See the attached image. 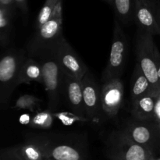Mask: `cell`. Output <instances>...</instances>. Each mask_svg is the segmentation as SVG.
Wrapping results in <instances>:
<instances>
[{"label":"cell","instance_id":"obj_1","mask_svg":"<svg viewBox=\"0 0 160 160\" xmlns=\"http://www.w3.org/2000/svg\"><path fill=\"white\" fill-rule=\"evenodd\" d=\"M29 142L40 148L45 159L52 160H85V152L80 143L70 135L50 134H31Z\"/></svg>","mask_w":160,"mask_h":160},{"label":"cell","instance_id":"obj_2","mask_svg":"<svg viewBox=\"0 0 160 160\" xmlns=\"http://www.w3.org/2000/svg\"><path fill=\"white\" fill-rule=\"evenodd\" d=\"M62 34V4L59 2L51 17L42 27L36 29L27 45L28 56L36 58L42 52L57 45L63 38Z\"/></svg>","mask_w":160,"mask_h":160},{"label":"cell","instance_id":"obj_3","mask_svg":"<svg viewBox=\"0 0 160 160\" xmlns=\"http://www.w3.org/2000/svg\"><path fill=\"white\" fill-rule=\"evenodd\" d=\"M56 47L45 50L36 59L40 61L43 70V85L48 95V109L52 112L56 110L59 106L62 90L63 71L60 67Z\"/></svg>","mask_w":160,"mask_h":160},{"label":"cell","instance_id":"obj_4","mask_svg":"<svg viewBox=\"0 0 160 160\" xmlns=\"http://www.w3.org/2000/svg\"><path fill=\"white\" fill-rule=\"evenodd\" d=\"M28 56L25 49H10L0 61V106L6 107L16 88L23 60Z\"/></svg>","mask_w":160,"mask_h":160},{"label":"cell","instance_id":"obj_5","mask_svg":"<svg viewBox=\"0 0 160 160\" xmlns=\"http://www.w3.org/2000/svg\"><path fill=\"white\" fill-rule=\"evenodd\" d=\"M135 48L137 63L148 79L154 92L160 95V81L157 73V61L160 52L153 40V35L139 31Z\"/></svg>","mask_w":160,"mask_h":160},{"label":"cell","instance_id":"obj_6","mask_svg":"<svg viewBox=\"0 0 160 160\" xmlns=\"http://www.w3.org/2000/svg\"><path fill=\"white\" fill-rule=\"evenodd\" d=\"M106 156L111 160H148L156 157L149 149L130 140L120 130L109 135L106 143Z\"/></svg>","mask_w":160,"mask_h":160},{"label":"cell","instance_id":"obj_7","mask_svg":"<svg viewBox=\"0 0 160 160\" xmlns=\"http://www.w3.org/2000/svg\"><path fill=\"white\" fill-rule=\"evenodd\" d=\"M128 51V45L126 34L121 23L118 20L115 19L110 54L102 76V81L103 82L120 78L126 65Z\"/></svg>","mask_w":160,"mask_h":160},{"label":"cell","instance_id":"obj_8","mask_svg":"<svg viewBox=\"0 0 160 160\" xmlns=\"http://www.w3.org/2000/svg\"><path fill=\"white\" fill-rule=\"evenodd\" d=\"M120 131L130 140L145 147L155 155L157 149L160 152V124L156 120L134 118L126 123Z\"/></svg>","mask_w":160,"mask_h":160},{"label":"cell","instance_id":"obj_9","mask_svg":"<svg viewBox=\"0 0 160 160\" xmlns=\"http://www.w3.org/2000/svg\"><path fill=\"white\" fill-rule=\"evenodd\" d=\"M56 52L62 71L81 81L88 69L64 38L56 45Z\"/></svg>","mask_w":160,"mask_h":160},{"label":"cell","instance_id":"obj_10","mask_svg":"<svg viewBox=\"0 0 160 160\" xmlns=\"http://www.w3.org/2000/svg\"><path fill=\"white\" fill-rule=\"evenodd\" d=\"M83 95L86 119L89 121L98 123L100 120L101 109V90L92 74L88 72L82 80Z\"/></svg>","mask_w":160,"mask_h":160},{"label":"cell","instance_id":"obj_11","mask_svg":"<svg viewBox=\"0 0 160 160\" xmlns=\"http://www.w3.org/2000/svg\"><path fill=\"white\" fill-rule=\"evenodd\" d=\"M124 95L123 84L120 78L104 82L101 88L102 111L110 118L115 117L120 111Z\"/></svg>","mask_w":160,"mask_h":160},{"label":"cell","instance_id":"obj_12","mask_svg":"<svg viewBox=\"0 0 160 160\" xmlns=\"http://www.w3.org/2000/svg\"><path fill=\"white\" fill-rule=\"evenodd\" d=\"M134 22L141 31L153 36L160 34L155 0H135Z\"/></svg>","mask_w":160,"mask_h":160},{"label":"cell","instance_id":"obj_13","mask_svg":"<svg viewBox=\"0 0 160 160\" xmlns=\"http://www.w3.org/2000/svg\"><path fill=\"white\" fill-rule=\"evenodd\" d=\"M62 95L71 110L83 120L86 119L83 95L82 82L63 72L62 75Z\"/></svg>","mask_w":160,"mask_h":160},{"label":"cell","instance_id":"obj_14","mask_svg":"<svg viewBox=\"0 0 160 160\" xmlns=\"http://www.w3.org/2000/svg\"><path fill=\"white\" fill-rule=\"evenodd\" d=\"M159 95L151 93L131 102V115L140 120H155V106Z\"/></svg>","mask_w":160,"mask_h":160},{"label":"cell","instance_id":"obj_15","mask_svg":"<svg viewBox=\"0 0 160 160\" xmlns=\"http://www.w3.org/2000/svg\"><path fill=\"white\" fill-rule=\"evenodd\" d=\"M33 81L43 84V70L38 59L28 56L21 66L18 84H29Z\"/></svg>","mask_w":160,"mask_h":160},{"label":"cell","instance_id":"obj_16","mask_svg":"<svg viewBox=\"0 0 160 160\" xmlns=\"http://www.w3.org/2000/svg\"><path fill=\"white\" fill-rule=\"evenodd\" d=\"M151 92H155L149 81L138 64L136 63L131 82V102Z\"/></svg>","mask_w":160,"mask_h":160},{"label":"cell","instance_id":"obj_17","mask_svg":"<svg viewBox=\"0 0 160 160\" xmlns=\"http://www.w3.org/2000/svg\"><path fill=\"white\" fill-rule=\"evenodd\" d=\"M112 7L116 19L123 25H128L134 21L135 0H113Z\"/></svg>","mask_w":160,"mask_h":160},{"label":"cell","instance_id":"obj_18","mask_svg":"<svg viewBox=\"0 0 160 160\" xmlns=\"http://www.w3.org/2000/svg\"><path fill=\"white\" fill-rule=\"evenodd\" d=\"M14 153L22 160H45L42 150L36 144L29 142L10 147Z\"/></svg>","mask_w":160,"mask_h":160},{"label":"cell","instance_id":"obj_19","mask_svg":"<svg viewBox=\"0 0 160 160\" xmlns=\"http://www.w3.org/2000/svg\"><path fill=\"white\" fill-rule=\"evenodd\" d=\"M13 16L2 7H0V44L5 48L10 42Z\"/></svg>","mask_w":160,"mask_h":160},{"label":"cell","instance_id":"obj_20","mask_svg":"<svg viewBox=\"0 0 160 160\" xmlns=\"http://www.w3.org/2000/svg\"><path fill=\"white\" fill-rule=\"evenodd\" d=\"M52 111L38 112L31 118L30 126L35 129L47 130L52 126L53 115Z\"/></svg>","mask_w":160,"mask_h":160},{"label":"cell","instance_id":"obj_21","mask_svg":"<svg viewBox=\"0 0 160 160\" xmlns=\"http://www.w3.org/2000/svg\"><path fill=\"white\" fill-rule=\"evenodd\" d=\"M41 103H42V100L34 95H23L17 98L13 109L34 112L36 109H40Z\"/></svg>","mask_w":160,"mask_h":160},{"label":"cell","instance_id":"obj_22","mask_svg":"<svg viewBox=\"0 0 160 160\" xmlns=\"http://www.w3.org/2000/svg\"><path fill=\"white\" fill-rule=\"evenodd\" d=\"M61 0H45L35 21V29L42 27L51 17L56 5Z\"/></svg>","mask_w":160,"mask_h":160},{"label":"cell","instance_id":"obj_23","mask_svg":"<svg viewBox=\"0 0 160 160\" xmlns=\"http://www.w3.org/2000/svg\"><path fill=\"white\" fill-rule=\"evenodd\" d=\"M0 160H22L12 152L11 148L2 149L0 155Z\"/></svg>","mask_w":160,"mask_h":160},{"label":"cell","instance_id":"obj_24","mask_svg":"<svg viewBox=\"0 0 160 160\" xmlns=\"http://www.w3.org/2000/svg\"><path fill=\"white\" fill-rule=\"evenodd\" d=\"M0 7L7 9L13 16L14 12H15V7L17 6H16L14 0H0Z\"/></svg>","mask_w":160,"mask_h":160},{"label":"cell","instance_id":"obj_25","mask_svg":"<svg viewBox=\"0 0 160 160\" xmlns=\"http://www.w3.org/2000/svg\"><path fill=\"white\" fill-rule=\"evenodd\" d=\"M17 8H18L23 16L28 15V0H14Z\"/></svg>","mask_w":160,"mask_h":160},{"label":"cell","instance_id":"obj_26","mask_svg":"<svg viewBox=\"0 0 160 160\" xmlns=\"http://www.w3.org/2000/svg\"><path fill=\"white\" fill-rule=\"evenodd\" d=\"M155 120L160 124V95L158 96L155 106Z\"/></svg>","mask_w":160,"mask_h":160},{"label":"cell","instance_id":"obj_27","mask_svg":"<svg viewBox=\"0 0 160 160\" xmlns=\"http://www.w3.org/2000/svg\"><path fill=\"white\" fill-rule=\"evenodd\" d=\"M31 116L29 114H23L20 117V119H19V121H20V123L22 124H30L31 123Z\"/></svg>","mask_w":160,"mask_h":160},{"label":"cell","instance_id":"obj_28","mask_svg":"<svg viewBox=\"0 0 160 160\" xmlns=\"http://www.w3.org/2000/svg\"><path fill=\"white\" fill-rule=\"evenodd\" d=\"M156 18H157L158 25H159V32H160V3L156 2Z\"/></svg>","mask_w":160,"mask_h":160},{"label":"cell","instance_id":"obj_29","mask_svg":"<svg viewBox=\"0 0 160 160\" xmlns=\"http://www.w3.org/2000/svg\"><path fill=\"white\" fill-rule=\"evenodd\" d=\"M157 73H158V77H159V79L160 81V56L158 59L157 61Z\"/></svg>","mask_w":160,"mask_h":160},{"label":"cell","instance_id":"obj_30","mask_svg":"<svg viewBox=\"0 0 160 160\" xmlns=\"http://www.w3.org/2000/svg\"><path fill=\"white\" fill-rule=\"evenodd\" d=\"M106 2H108L109 3H110L111 5H112V2H113V0H106Z\"/></svg>","mask_w":160,"mask_h":160},{"label":"cell","instance_id":"obj_31","mask_svg":"<svg viewBox=\"0 0 160 160\" xmlns=\"http://www.w3.org/2000/svg\"><path fill=\"white\" fill-rule=\"evenodd\" d=\"M156 159H157L156 157H153V158H151V159H149L148 160H156Z\"/></svg>","mask_w":160,"mask_h":160},{"label":"cell","instance_id":"obj_32","mask_svg":"<svg viewBox=\"0 0 160 160\" xmlns=\"http://www.w3.org/2000/svg\"><path fill=\"white\" fill-rule=\"evenodd\" d=\"M156 160H160V157L159 158H157V159H156Z\"/></svg>","mask_w":160,"mask_h":160},{"label":"cell","instance_id":"obj_33","mask_svg":"<svg viewBox=\"0 0 160 160\" xmlns=\"http://www.w3.org/2000/svg\"><path fill=\"white\" fill-rule=\"evenodd\" d=\"M45 160H52V159H45Z\"/></svg>","mask_w":160,"mask_h":160}]
</instances>
